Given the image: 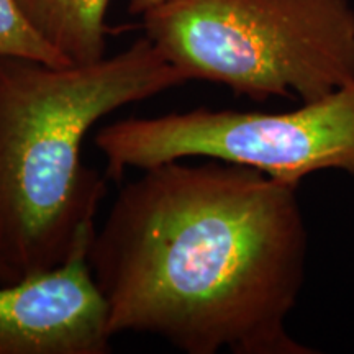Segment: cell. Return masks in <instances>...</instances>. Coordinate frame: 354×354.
Instances as JSON below:
<instances>
[{
    "label": "cell",
    "instance_id": "cell-2",
    "mask_svg": "<svg viewBox=\"0 0 354 354\" xmlns=\"http://www.w3.org/2000/svg\"><path fill=\"white\" fill-rule=\"evenodd\" d=\"M185 82L148 37L91 64L0 57L2 282L63 264L95 223L107 177L82 161L91 128Z\"/></svg>",
    "mask_w": 354,
    "mask_h": 354
},
{
    "label": "cell",
    "instance_id": "cell-5",
    "mask_svg": "<svg viewBox=\"0 0 354 354\" xmlns=\"http://www.w3.org/2000/svg\"><path fill=\"white\" fill-rule=\"evenodd\" d=\"M95 223L63 264L0 282V354H107V304L88 264Z\"/></svg>",
    "mask_w": 354,
    "mask_h": 354
},
{
    "label": "cell",
    "instance_id": "cell-9",
    "mask_svg": "<svg viewBox=\"0 0 354 354\" xmlns=\"http://www.w3.org/2000/svg\"><path fill=\"white\" fill-rule=\"evenodd\" d=\"M0 282H2V272H0Z\"/></svg>",
    "mask_w": 354,
    "mask_h": 354
},
{
    "label": "cell",
    "instance_id": "cell-8",
    "mask_svg": "<svg viewBox=\"0 0 354 354\" xmlns=\"http://www.w3.org/2000/svg\"><path fill=\"white\" fill-rule=\"evenodd\" d=\"M167 2H171V0H130V3H128V10H130V13H133V15H145L146 12L153 10V8H156Z\"/></svg>",
    "mask_w": 354,
    "mask_h": 354
},
{
    "label": "cell",
    "instance_id": "cell-6",
    "mask_svg": "<svg viewBox=\"0 0 354 354\" xmlns=\"http://www.w3.org/2000/svg\"><path fill=\"white\" fill-rule=\"evenodd\" d=\"M32 25L73 64L105 57L110 0H19Z\"/></svg>",
    "mask_w": 354,
    "mask_h": 354
},
{
    "label": "cell",
    "instance_id": "cell-7",
    "mask_svg": "<svg viewBox=\"0 0 354 354\" xmlns=\"http://www.w3.org/2000/svg\"><path fill=\"white\" fill-rule=\"evenodd\" d=\"M0 57L28 59L50 66L73 64L38 32L19 0H0Z\"/></svg>",
    "mask_w": 354,
    "mask_h": 354
},
{
    "label": "cell",
    "instance_id": "cell-4",
    "mask_svg": "<svg viewBox=\"0 0 354 354\" xmlns=\"http://www.w3.org/2000/svg\"><path fill=\"white\" fill-rule=\"evenodd\" d=\"M95 148L107 179L177 159H218L300 185L318 171L354 177V82L287 112L192 109L102 127Z\"/></svg>",
    "mask_w": 354,
    "mask_h": 354
},
{
    "label": "cell",
    "instance_id": "cell-3",
    "mask_svg": "<svg viewBox=\"0 0 354 354\" xmlns=\"http://www.w3.org/2000/svg\"><path fill=\"white\" fill-rule=\"evenodd\" d=\"M143 19L145 37L187 82L300 104L354 82L349 0H171Z\"/></svg>",
    "mask_w": 354,
    "mask_h": 354
},
{
    "label": "cell",
    "instance_id": "cell-1",
    "mask_svg": "<svg viewBox=\"0 0 354 354\" xmlns=\"http://www.w3.org/2000/svg\"><path fill=\"white\" fill-rule=\"evenodd\" d=\"M141 172L88 248L110 335L185 354H315L287 330L307 271L300 185L218 159Z\"/></svg>",
    "mask_w": 354,
    "mask_h": 354
}]
</instances>
